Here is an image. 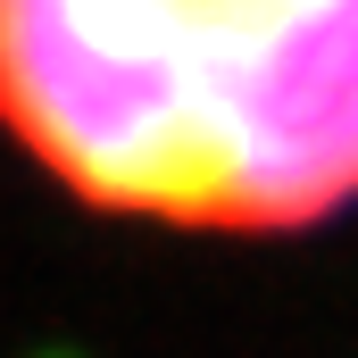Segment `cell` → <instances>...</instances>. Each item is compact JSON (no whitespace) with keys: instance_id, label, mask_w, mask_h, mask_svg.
Segmentation results:
<instances>
[{"instance_id":"6da1fadb","label":"cell","mask_w":358,"mask_h":358,"mask_svg":"<svg viewBox=\"0 0 358 358\" xmlns=\"http://www.w3.org/2000/svg\"><path fill=\"white\" fill-rule=\"evenodd\" d=\"M0 134L117 225L317 234L358 208V0H0Z\"/></svg>"}]
</instances>
